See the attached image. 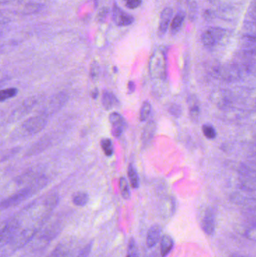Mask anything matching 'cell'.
Instances as JSON below:
<instances>
[{"label":"cell","instance_id":"cell-23","mask_svg":"<svg viewBox=\"0 0 256 257\" xmlns=\"http://www.w3.org/2000/svg\"><path fill=\"white\" fill-rule=\"evenodd\" d=\"M18 94V90L16 88H8L0 92V100L1 102L7 100L11 98L15 97Z\"/></svg>","mask_w":256,"mask_h":257},{"label":"cell","instance_id":"cell-24","mask_svg":"<svg viewBox=\"0 0 256 257\" xmlns=\"http://www.w3.org/2000/svg\"><path fill=\"white\" fill-rule=\"evenodd\" d=\"M202 132L204 136L208 139H213L216 138V131L213 126L210 124H205L202 126Z\"/></svg>","mask_w":256,"mask_h":257},{"label":"cell","instance_id":"cell-22","mask_svg":"<svg viewBox=\"0 0 256 257\" xmlns=\"http://www.w3.org/2000/svg\"><path fill=\"white\" fill-rule=\"evenodd\" d=\"M151 105L150 102H144L140 111V120L141 121H146L150 117V113H151Z\"/></svg>","mask_w":256,"mask_h":257},{"label":"cell","instance_id":"cell-19","mask_svg":"<svg viewBox=\"0 0 256 257\" xmlns=\"http://www.w3.org/2000/svg\"><path fill=\"white\" fill-rule=\"evenodd\" d=\"M120 189L123 199H129L131 193L130 190H129V184H128V181H126V178H123V177L120 179Z\"/></svg>","mask_w":256,"mask_h":257},{"label":"cell","instance_id":"cell-30","mask_svg":"<svg viewBox=\"0 0 256 257\" xmlns=\"http://www.w3.org/2000/svg\"><path fill=\"white\" fill-rule=\"evenodd\" d=\"M128 90H129V93H133L135 90V84L133 81H129L128 84Z\"/></svg>","mask_w":256,"mask_h":257},{"label":"cell","instance_id":"cell-1","mask_svg":"<svg viewBox=\"0 0 256 257\" xmlns=\"http://www.w3.org/2000/svg\"><path fill=\"white\" fill-rule=\"evenodd\" d=\"M45 184H46L45 183V179L42 178H39L34 183H33L31 185L25 187V188L20 190L19 192L15 193V194L12 195L10 197L2 201V210L7 209V208H11V207H15L16 205H19L21 202H24L26 199L30 197L35 192L42 188L45 185Z\"/></svg>","mask_w":256,"mask_h":257},{"label":"cell","instance_id":"cell-26","mask_svg":"<svg viewBox=\"0 0 256 257\" xmlns=\"http://www.w3.org/2000/svg\"><path fill=\"white\" fill-rule=\"evenodd\" d=\"M93 242L91 241V242L88 243L82 250L80 251L79 254H78V257H89L90 256V253L92 251V248H93Z\"/></svg>","mask_w":256,"mask_h":257},{"label":"cell","instance_id":"cell-31","mask_svg":"<svg viewBox=\"0 0 256 257\" xmlns=\"http://www.w3.org/2000/svg\"><path fill=\"white\" fill-rule=\"evenodd\" d=\"M98 95H99V91H98L97 89H95L93 92H92V97L93 99H96L98 97Z\"/></svg>","mask_w":256,"mask_h":257},{"label":"cell","instance_id":"cell-33","mask_svg":"<svg viewBox=\"0 0 256 257\" xmlns=\"http://www.w3.org/2000/svg\"><path fill=\"white\" fill-rule=\"evenodd\" d=\"M230 257H244V256H240V255H239V254H232Z\"/></svg>","mask_w":256,"mask_h":257},{"label":"cell","instance_id":"cell-12","mask_svg":"<svg viewBox=\"0 0 256 257\" xmlns=\"http://www.w3.org/2000/svg\"><path fill=\"white\" fill-rule=\"evenodd\" d=\"M189 104V113L191 119L194 122H198L199 120L201 109H200L199 102L195 96H191L188 99Z\"/></svg>","mask_w":256,"mask_h":257},{"label":"cell","instance_id":"cell-5","mask_svg":"<svg viewBox=\"0 0 256 257\" xmlns=\"http://www.w3.org/2000/svg\"><path fill=\"white\" fill-rule=\"evenodd\" d=\"M47 123H48V120L46 116H35L26 120L23 126L24 130L28 132L30 134L34 135L42 131L46 126Z\"/></svg>","mask_w":256,"mask_h":257},{"label":"cell","instance_id":"cell-32","mask_svg":"<svg viewBox=\"0 0 256 257\" xmlns=\"http://www.w3.org/2000/svg\"><path fill=\"white\" fill-rule=\"evenodd\" d=\"M147 257H159V254L156 253V252H154V253H151V254L149 255Z\"/></svg>","mask_w":256,"mask_h":257},{"label":"cell","instance_id":"cell-6","mask_svg":"<svg viewBox=\"0 0 256 257\" xmlns=\"http://www.w3.org/2000/svg\"><path fill=\"white\" fill-rule=\"evenodd\" d=\"M113 21L118 27H127L134 22V17L120 9L117 4L113 8Z\"/></svg>","mask_w":256,"mask_h":257},{"label":"cell","instance_id":"cell-13","mask_svg":"<svg viewBox=\"0 0 256 257\" xmlns=\"http://www.w3.org/2000/svg\"><path fill=\"white\" fill-rule=\"evenodd\" d=\"M185 18H186V14L183 11H180L176 14L175 16L173 18L171 25H170V31H171V34L175 35L180 32L183 27V23H184Z\"/></svg>","mask_w":256,"mask_h":257},{"label":"cell","instance_id":"cell-8","mask_svg":"<svg viewBox=\"0 0 256 257\" xmlns=\"http://www.w3.org/2000/svg\"><path fill=\"white\" fill-rule=\"evenodd\" d=\"M162 238V228L159 225H153L147 232L146 244L148 248L154 247Z\"/></svg>","mask_w":256,"mask_h":257},{"label":"cell","instance_id":"cell-25","mask_svg":"<svg viewBox=\"0 0 256 257\" xmlns=\"http://www.w3.org/2000/svg\"><path fill=\"white\" fill-rule=\"evenodd\" d=\"M126 7L129 9H136L142 4V0H123Z\"/></svg>","mask_w":256,"mask_h":257},{"label":"cell","instance_id":"cell-15","mask_svg":"<svg viewBox=\"0 0 256 257\" xmlns=\"http://www.w3.org/2000/svg\"><path fill=\"white\" fill-rule=\"evenodd\" d=\"M156 130V125L155 122L150 121L147 123L142 134V141L144 144H148L153 139Z\"/></svg>","mask_w":256,"mask_h":257},{"label":"cell","instance_id":"cell-2","mask_svg":"<svg viewBox=\"0 0 256 257\" xmlns=\"http://www.w3.org/2000/svg\"><path fill=\"white\" fill-rule=\"evenodd\" d=\"M166 57L162 51L153 53L150 60V72L155 79L165 80L166 78Z\"/></svg>","mask_w":256,"mask_h":257},{"label":"cell","instance_id":"cell-11","mask_svg":"<svg viewBox=\"0 0 256 257\" xmlns=\"http://www.w3.org/2000/svg\"><path fill=\"white\" fill-rule=\"evenodd\" d=\"M68 98V95L65 93H60L55 95L50 102L48 111L54 113V111H58L67 102Z\"/></svg>","mask_w":256,"mask_h":257},{"label":"cell","instance_id":"cell-29","mask_svg":"<svg viewBox=\"0 0 256 257\" xmlns=\"http://www.w3.org/2000/svg\"><path fill=\"white\" fill-rule=\"evenodd\" d=\"M99 68L97 64H94L92 66L91 68V72H90V74H91V77L93 79H95V78H97L99 76Z\"/></svg>","mask_w":256,"mask_h":257},{"label":"cell","instance_id":"cell-21","mask_svg":"<svg viewBox=\"0 0 256 257\" xmlns=\"http://www.w3.org/2000/svg\"><path fill=\"white\" fill-rule=\"evenodd\" d=\"M101 146L105 155L111 157L114 154V146L111 139H104L101 141Z\"/></svg>","mask_w":256,"mask_h":257},{"label":"cell","instance_id":"cell-27","mask_svg":"<svg viewBox=\"0 0 256 257\" xmlns=\"http://www.w3.org/2000/svg\"><path fill=\"white\" fill-rule=\"evenodd\" d=\"M170 113L174 116H180L181 114V108L179 105H171L169 109Z\"/></svg>","mask_w":256,"mask_h":257},{"label":"cell","instance_id":"cell-20","mask_svg":"<svg viewBox=\"0 0 256 257\" xmlns=\"http://www.w3.org/2000/svg\"><path fill=\"white\" fill-rule=\"evenodd\" d=\"M126 257H139L138 249L137 247L136 242L133 238H131L128 243L127 254Z\"/></svg>","mask_w":256,"mask_h":257},{"label":"cell","instance_id":"cell-14","mask_svg":"<svg viewBox=\"0 0 256 257\" xmlns=\"http://www.w3.org/2000/svg\"><path fill=\"white\" fill-rule=\"evenodd\" d=\"M174 247V240L169 235H164L160 240V255L162 257L168 256Z\"/></svg>","mask_w":256,"mask_h":257},{"label":"cell","instance_id":"cell-9","mask_svg":"<svg viewBox=\"0 0 256 257\" xmlns=\"http://www.w3.org/2000/svg\"><path fill=\"white\" fill-rule=\"evenodd\" d=\"M110 122L112 125L113 135L115 137H120L126 126L124 119L119 113L114 112L110 115Z\"/></svg>","mask_w":256,"mask_h":257},{"label":"cell","instance_id":"cell-10","mask_svg":"<svg viewBox=\"0 0 256 257\" xmlns=\"http://www.w3.org/2000/svg\"><path fill=\"white\" fill-rule=\"evenodd\" d=\"M203 230L207 235H211L214 233L216 228V218L213 210L207 209L202 220Z\"/></svg>","mask_w":256,"mask_h":257},{"label":"cell","instance_id":"cell-18","mask_svg":"<svg viewBox=\"0 0 256 257\" xmlns=\"http://www.w3.org/2000/svg\"><path fill=\"white\" fill-rule=\"evenodd\" d=\"M128 176H129V181L131 185L134 189H137L139 187V178H138V173L135 170V167L132 165H129L128 169Z\"/></svg>","mask_w":256,"mask_h":257},{"label":"cell","instance_id":"cell-3","mask_svg":"<svg viewBox=\"0 0 256 257\" xmlns=\"http://www.w3.org/2000/svg\"><path fill=\"white\" fill-rule=\"evenodd\" d=\"M228 30L219 27H212L207 29L201 36V42L207 48H213L219 45L226 37Z\"/></svg>","mask_w":256,"mask_h":257},{"label":"cell","instance_id":"cell-4","mask_svg":"<svg viewBox=\"0 0 256 257\" xmlns=\"http://www.w3.org/2000/svg\"><path fill=\"white\" fill-rule=\"evenodd\" d=\"M21 223L16 218H12L2 224L1 244L2 247L10 244L18 234Z\"/></svg>","mask_w":256,"mask_h":257},{"label":"cell","instance_id":"cell-16","mask_svg":"<svg viewBox=\"0 0 256 257\" xmlns=\"http://www.w3.org/2000/svg\"><path fill=\"white\" fill-rule=\"evenodd\" d=\"M117 99L112 93L105 92L102 96V105L105 107V109L109 110L115 105L117 102Z\"/></svg>","mask_w":256,"mask_h":257},{"label":"cell","instance_id":"cell-17","mask_svg":"<svg viewBox=\"0 0 256 257\" xmlns=\"http://www.w3.org/2000/svg\"><path fill=\"white\" fill-rule=\"evenodd\" d=\"M72 202L76 206H85L89 202V195L84 192H78L73 196Z\"/></svg>","mask_w":256,"mask_h":257},{"label":"cell","instance_id":"cell-7","mask_svg":"<svg viewBox=\"0 0 256 257\" xmlns=\"http://www.w3.org/2000/svg\"><path fill=\"white\" fill-rule=\"evenodd\" d=\"M173 14V9L170 7L165 8L161 12L159 24V33L160 36H164L168 31V27L172 21Z\"/></svg>","mask_w":256,"mask_h":257},{"label":"cell","instance_id":"cell-28","mask_svg":"<svg viewBox=\"0 0 256 257\" xmlns=\"http://www.w3.org/2000/svg\"><path fill=\"white\" fill-rule=\"evenodd\" d=\"M58 202V197L56 195H52L46 200V204L48 207H54Z\"/></svg>","mask_w":256,"mask_h":257}]
</instances>
